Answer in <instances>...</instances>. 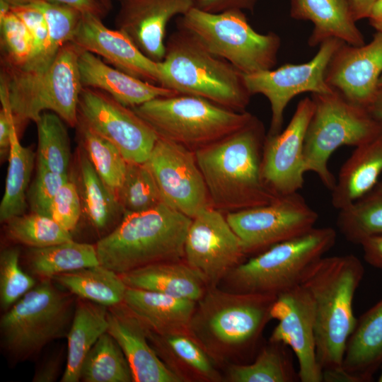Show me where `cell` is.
Wrapping results in <instances>:
<instances>
[{
	"label": "cell",
	"mask_w": 382,
	"mask_h": 382,
	"mask_svg": "<svg viewBox=\"0 0 382 382\" xmlns=\"http://www.w3.org/2000/svg\"><path fill=\"white\" fill-rule=\"evenodd\" d=\"M364 266L352 254L322 257L304 274L301 284L313 303L316 356L323 381L347 382L342 361L357 318L353 299Z\"/></svg>",
	"instance_id": "1"
},
{
	"label": "cell",
	"mask_w": 382,
	"mask_h": 382,
	"mask_svg": "<svg viewBox=\"0 0 382 382\" xmlns=\"http://www.w3.org/2000/svg\"><path fill=\"white\" fill-rule=\"evenodd\" d=\"M265 137L262 123L255 117L241 130L195 151L212 207L231 212L267 204L277 197L261 176Z\"/></svg>",
	"instance_id": "2"
},
{
	"label": "cell",
	"mask_w": 382,
	"mask_h": 382,
	"mask_svg": "<svg viewBox=\"0 0 382 382\" xmlns=\"http://www.w3.org/2000/svg\"><path fill=\"white\" fill-rule=\"evenodd\" d=\"M192 219L164 203L125 213L96 244L100 265L122 274L151 264L184 260Z\"/></svg>",
	"instance_id": "3"
},
{
	"label": "cell",
	"mask_w": 382,
	"mask_h": 382,
	"mask_svg": "<svg viewBox=\"0 0 382 382\" xmlns=\"http://www.w3.org/2000/svg\"><path fill=\"white\" fill-rule=\"evenodd\" d=\"M275 298L208 288L197 302L189 332L215 361L250 353L272 320Z\"/></svg>",
	"instance_id": "4"
},
{
	"label": "cell",
	"mask_w": 382,
	"mask_h": 382,
	"mask_svg": "<svg viewBox=\"0 0 382 382\" xmlns=\"http://www.w3.org/2000/svg\"><path fill=\"white\" fill-rule=\"evenodd\" d=\"M80 50L71 42L66 43L42 71L2 65L1 102L9 106L18 132L25 122H36L45 110L56 113L71 127L77 126L83 88L78 63Z\"/></svg>",
	"instance_id": "5"
},
{
	"label": "cell",
	"mask_w": 382,
	"mask_h": 382,
	"mask_svg": "<svg viewBox=\"0 0 382 382\" xmlns=\"http://www.w3.org/2000/svg\"><path fill=\"white\" fill-rule=\"evenodd\" d=\"M178 27V26H177ZM160 86L178 94L194 96L238 112L246 111L251 94L244 74L209 52L185 29L178 27L166 42L158 62Z\"/></svg>",
	"instance_id": "6"
},
{
	"label": "cell",
	"mask_w": 382,
	"mask_h": 382,
	"mask_svg": "<svg viewBox=\"0 0 382 382\" xmlns=\"http://www.w3.org/2000/svg\"><path fill=\"white\" fill-rule=\"evenodd\" d=\"M132 109L159 138L194 151L241 130L255 117L183 94L156 98Z\"/></svg>",
	"instance_id": "7"
},
{
	"label": "cell",
	"mask_w": 382,
	"mask_h": 382,
	"mask_svg": "<svg viewBox=\"0 0 382 382\" xmlns=\"http://www.w3.org/2000/svg\"><path fill=\"white\" fill-rule=\"evenodd\" d=\"M72 295L57 288L52 279H42L4 312L1 345L11 359L27 360L51 342L66 337L76 306Z\"/></svg>",
	"instance_id": "8"
},
{
	"label": "cell",
	"mask_w": 382,
	"mask_h": 382,
	"mask_svg": "<svg viewBox=\"0 0 382 382\" xmlns=\"http://www.w3.org/2000/svg\"><path fill=\"white\" fill-rule=\"evenodd\" d=\"M331 227L313 228L277 243L235 267L224 281L226 290L277 296L301 284L308 269L336 241Z\"/></svg>",
	"instance_id": "9"
},
{
	"label": "cell",
	"mask_w": 382,
	"mask_h": 382,
	"mask_svg": "<svg viewBox=\"0 0 382 382\" xmlns=\"http://www.w3.org/2000/svg\"><path fill=\"white\" fill-rule=\"evenodd\" d=\"M314 108L304 139L306 171L318 176L330 190L336 179L328 168L332 154L342 146H357L382 132V124L364 107L336 90L313 93Z\"/></svg>",
	"instance_id": "10"
},
{
	"label": "cell",
	"mask_w": 382,
	"mask_h": 382,
	"mask_svg": "<svg viewBox=\"0 0 382 382\" xmlns=\"http://www.w3.org/2000/svg\"><path fill=\"white\" fill-rule=\"evenodd\" d=\"M177 26L243 74L272 69L277 64L280 37L274 32H256L243 11L212 13L195 6L181 16Z\"/></svg>",
	"instance_id": "11"
},
{
	"label": "cell",
	"mask_w": 382,
	"mask_h": 382,
	"mask_svg": "<svg viewBox=\"0 0 382 382\" xmlns=\"http://www.w3.org/2000/svg\"><path fill=\"white\" fill-rule=\"evenodd\" d=\"M226 217L248 255L307 233L318 216L295 192L277 197L267 204L228 212Z\"/></svg>",
	"instance_id": "12"
},
{
	"label": "cell",
	"mask_w": 382,
	"mask_h": 382,
	"mask_svg": "<svg viewBox=\"0 0 382 382\" xmlns=\"http://www.w3.org/2000/svg\"><path fill=\"white\" fill-rule=\"evenodd\" d=\"M78 120L116 146L127 163L146 162L158 138L131 108L96 88L83 87Z\"/></svg>",
	"instance_id": "13"
},
{
	"label": "cell",
	"mask_w": 382,
	"mask_h": 382,
	"mask_svg": "<svg viewBox=\"0 0 382 382\" xmlns=\"http://www.w3.org/2000/svg\"><path fill=\"white\" fill-rule=\"evenodd\" d=\"M344 42L330 38L322 42L315 56L302 64H285L276 69L244 74L245 86L251 94H262L270 103L272 116L269 135L279 134L284 123L286 105L296 96L311 92L328 93L332 91L325 81L330 59Z\"/></svg>",
	"instance_id": "14"
},
{
	"label": "cell",
	"mask_w": 382,
	"mask_h": 382,
	"mask_svg": "<svg viewBox=\"0 0 382 382\" xmlns=\"http://www.w3.org/2000/svg\"><path fill=\"white\" fill-rule=\"evenodd\" d=\"M247 254L222 212L209 207L192 219L184 260L197 271L208 288L217 287Z\"/></svg>",
	"instance_id": "15"
},
{
	"label": "cell",
	"mask_w": 382,
	"mask_h": 382,
	"mask_svg": "<svg viewBox=\"0 0 382 382\" xmlns=\"http://www.w3.org/2000/svg\"><path fill=\"white\" fill-rule=\"evenodd\" d=\"M146 163L163 203L191 219L212 207L194 151L158 137Z\"/></svg>",
	"instance_id": "16"
},
{
	"label": "cell",
	"mask_w": 382,
	"mask_h": 382,
	"mask_svg": "<svg viewBox=\"0 0 382 382\" xmlns=\"http://www.w3.org/2000/svg\"><path fill=\"white\" fill-rule=\"evenodd\" d=\"M314 108L311 98L301 100L286 127L265 139L261 176L276 197L298 192L304 183V139Z\"/></svg>",
	"instance_id": "17"
},
{
	"label": "cell",
	"mask_w": 382,
	"mask_h": 382,
	"mask_svg": "<svg viewBox=\"0 0 382 382\" xmlns=\"http://www.w3.org/2000/svg\"><path fill=\"white\" fill-rule=\"evenodd\" d=\"M270 317L278 323L269 341L283 343L294 352L298 361L299 381H323L316 356L314 307L305 287L299 284L277 295Z\"/></svg>",
	"instance_id": "18"
},
{
	"label": "cell",
	"mask_w": 382,
	"mask_h": 382,
	"mask_svg": "<svg viewBox=\"0 0 382 382\" xmlns=\"http://www.w3.org/2000/svg\"><path fill=\"white\" fill-rule=\"evenodd\" d=\"M381 74L382 33L376 32L366 45L342 42L330 59L325 81L347 100L368 109L378 89Z\"/></svg>",
	"instance_id": "19"
},
{
	"label": "cell",
	"mask_w": 382,
	"mask_h": 382,
	"mask_svg": "<svg viewBox=\"0 0 382 382\" xmlns=\"http://www.w3.org/2000/svg\"><path fill=\"white\" fill-rule=\"evenodd\" d=\"M71 42L120 71L160 86L158 62L144 54L124 32L106 27L98 16L82 13Z\"/></svg>",
	"instance_id": "20"
},
{
	"label": "cell",
	"mask_w": 382,
	"mask_h": 382,
	"mask_svg": "<svg viewBox=\"0 0 382 382\" xmlns=\"http://www.w3.org/2000/svg\"><path fill=\"white\" fill-rule=\"evenodd\" d=\"M195 5V0H122L116 23L144 54L160 62L166 54L168 22Z\"/></svg>",
	"instance_id": "21"
},
{
	"label": "cell",
	"mask_w": 382,
	"mask_h": 382,
	"mask_svg": "<svg viewBox=\"0 0 382 382\" xmlns=\"http://www.w3.org/2000/svg\"><path fill=\"white\" fill-rule=\"evenodd\" d=\"M107 332L129 365L134 382H182L151 345L145 325L122 303L108 307Z\"/></svg>",
	"instance_id": "22"
},
{
	"label": "cell",
	"mask_w": 382,
	"mask_h": 382,
	"mask_svg": "<svg viewBox=\"0 0 382 382\" xmlns=\"http://www.w3.org/2000/svg\"><path fill=\"white\" fill-rule=\"evenodd\" d=\"M78 63L83 87L100 90L131 108L156 98L178 94L110 66L87 51L80 50Z\"/></svg>",
	"instance_id": "23"
},
{
	"label": "cell",
	"mask_w": 382,
	"mask_h": 382,
	"mask_svg": "<svg viewBox=\"0 0 382 382\" xmlns=\"http://www.w3.org/2000/svg\"><path fill=\"white\" fill-rule=\"evenodd\" d=\"M146 332L157 354L182 382L221 381L215 361L190 332L158 334L146 328Z\"/></svg>",
	"instance_id": "24"
},
{
	"label": "cell",
	"mask_w": 382,
	"mask_h": 382,
	"mask_svg": "<svg viewBox=\"0 0 382 382\" xmlns=\"http://www.w3.org/2000/svg\"><path fill=\"white\" fill-rule=\"evenodd\" d=\"M290 16L313 23L308 40L311 47L320 45L330 38H337L354 46L365 44L347 0H290Z\"/></svg>",
	"instance_id": "25"
},
{
	"label": "cell",
	"mask_w": 382,
	"mask_h": 382,
	"mask_svg": "<svg viewBox=\"0 0 382 382\" xmlns=\"http://www.w3.org/2000/svg\"><path fill=\"white\" fill-rule=\"evenodd\" d=\"M381 365L382 299L357 318L346 344L342 369L349 382H367Z\"/></svg>",
	"instance_id": "26"
},
{
	"label": "cell",
	"mask_w": 382,
	"mask_h": 382,
	"mask_svg": "<svg viewBox=\"0 0 382 382\" xmlns=\"http://www.w3.org/2000/svg\"><path fill=\"white\" fill-rule=\"evenodd\" d=\"M120 275L127 287L196 302L208 289L203 277L184 260L156 262Z\"/></svg>",
	"instance_id": "27"
},
{
	"label": "cell",
	"mask_w": 382,
	"mask_h": 382,
	"mask_svg": "<svg viewBox=\"0 0 382 382\" xmlns=\"http://www.w3.org/2000/svg\"><path fill=\"white\" fill-rule=\"evenodd\" d=\"M123 303L147 329L168 334L189 332L197 302L127 287Z\"/></svg>",
	"instance_id": "28"
},
{
	"label": "cell",
	"mask_w": 382,
	"mask_h": 382,
	"mask_svg": "<svg viewBox=\"0 0 382 382\" xmlns=\"http://www.w3.org/2000/svg\"><path fill=\"white\" fill-rule=\"evenodd\" d=\"M382 173V132L356 146L342 166L332 188L331 202L342 209L372 191Z\"/></svg>",
	"instance_id": "29"
},
{
	"label": "cell",
	"mask_w": 382,
	"mask_h": 382,
	"mask_svg": "<svg viewBox=\"0 0 382 382\" xmlns=\"http://www.w3.org/2000/svg\"><path fill=\"white\" fill-rule=\"evenodd\" d=\"M76 168V180H71L78 188L82 213L96 231L103 233L118 224L125 212L117 196L98 175L81 147Z\"/></svg>",
	"instance_id": "30"
},
{
	"label": "cell",
	"mask_w": 382,
	"mask_h": 382,
	"mask_svg": "<svg viewBox=\"0 0 382 382\" xmlns=\"http://www.w3.org/2000/svg\"><path fill=\"white\" fill-rule=\"evenodd\" d=\"M108 307L78 298L67 338V359L61 382H78L82 363L99 337L107 332Z\"/></svg>",
	"instance_id": "31"
},
{
	"label": "cell",
	"mask_w": 382,
	"mask_h": 382,
	"mask_svg": "<svg viewBox=\"0 0 382 382\" xmlns=\"http://www.w3.org/2000/svg\"><path fill=\"white\" fill-rule=\"evenodd\" d=\"M52 280L79 299L107 307L122 303L127 289L120 274L101 265L60 274Z\"/></svg>",
	"instance_id": "32"
},
{
	"label": "cell",
	"mask_w": 382,
	"mask_h": 382,
	"mask_svg": "<svg viewBox=\"0 0 382 382\" xmlns=\"http://www.w3.org/2000/svg\"><path fill=\"white\" fill-rule=\"evenodd\" d=\"M26 260L31 272L42 279L100 265L96 244L74 240L42 248H29Z\"/></svg>",
	"instance_id": "33"
},
{
	"label": "cell",
	"mask_w": 382,
	"mask_h": 382,
	"mask_svg": "<svg viewBox=\"0 0 382 382\" xmlns=\"http://www.w3.org/2000/svg\"><path fill=\"white\" fill-rule=\"evenodd\" d=\"M18 135L15 132L11 139L5 190L0 204L1 223L25 214L28 207L27 194L35 154L30 147L20 143Z\"/></svg>",
	"instance_id": "34"
},
{
	"label": "cell",
	"mask_w": 382,
	"mask_h": 382,
	"mask_svg": "<svg viewBox=\"0 0 382 382\" xmlns=\"http://www.w3.org/2000/svg\"><path fill=\"white\" fill-rule=\"evenodd\" d=\"M290 348L280 342L269 341L254 361L248 364H231L228 369L231 382H295L299 381Z\"/></svg>",
	"instance_id": "35"
},
{
	"label": "cell",
	"mask_w": 382,
	"mask_h": 382,
	"mask_svg": "<svg viewBox=\"0 0 382 382\" xmlns=\"http://www.w3.org/2000/svg\"><path fill=\"white\" fill-rule=\"evenodd\" d=\"M84 382H130L132 371L127 359L115 339L103 334L86 356L80 371Z\"/></svg>",
	"instance_id": "36"
},
{
	"label": "cell",
	"mask_w": 382,
	"mask_h": 382,
	"mask_svg": "<svg viewBox=\"0 0 382 382\" xmlns=\"http://www.w3.org/2000/svg\"><path fill=\"white\" fill-rule=\"evenodd\" d=\"M339 211L337 225L348 241L360 245L382 236V192L373 190Z\"/></svg>",
	"instance_id": "37"
},
{
	"label": "cell",
	"mask_w": 382,
	"mask_h": 382,
	"mask_svg": "<svg viewBox=\"0 0 382 382\" xmlns=\"http://www.w3.org/2000/svg\"><path fill=\"white\" fill-rule=\"evenodd\" d=\"M46 18L49 27V41L44 53L34 63L21 67L28 71H42L53 62L60 48L71 42L82 13L67 5L40 0L32 4Z\"/></svg>",
	"instance_id": "38"
},
{
	"label": "cell",
	"mask_w": 382,
	"mask_h": 382,
	"mask_svg": "<svg viewBox=\"0 0 382 382\" xmlns=\"http://www.w3.org/2000/svg\"><path fill=\"white\" fill-rule=\"evenodd\" d=\"M63 120L54 112H44L35 122L38 144L37 165L62 175H69L71 149Z\"/></svg>",
	"instance_id": "39"
},
{
	"label": "cell",
	"mask_w": 382,
	"mask_h": 382,
	"mask_svg": "<svg viewBox=\"0 0 382 382\" xmlns=\"http://www.w3.org/2000/svg\"><path fill=\"white\" fill-rule=\"evenodd\" d=\"M81 146L98 175L117 196L123 182L127 162L112 143L78 124Z\"/></svg>",
	"instance_id": "40"
},
{
	"label": "cell",
	"mask_w": 382,
	"mask_h": 382,
	"mask_svg": "<svg viewBox=\"0 0 382 382\" xmlns=\"http://www.w3.org/2000/svg\"><path fill=\"white\" fill-rule=\"evenodd\" d=\"M6 237L28 248H42L73 240L71 233L52 218L31 212L16 216L6 222Z\"/></svg>",
	"instance_id": "41"
},
{
	"label": "cell",
	"mask_w": 382,
	"mask_h": 382,
	"mask_svg": "<svg viewBox=\"0 0 382 382\" xmlns=\"http://www.w3.org/2000/svg\"><path fill=\"white\" fill-rule=\"evenodd\" d=\"M117 199L125 213L146 211L163 203L156 181L146 163H127Z\"/></svg>",
	"instance_id": "42"
},
{
	"label": "cell",
	"mask_w": 382,
	"mask_h": 382,
	"mask_svg": "<svg viewBox=\"0 0 382 382\" xmlns=\"http://www.w3.org/2000/svg\"><path fill=\"white\" fill-rule=\"evenodd\" d=\"M20 265V251L7 248L0 254V306L4 312L36 285Z\"/></svg>",
	"instance_id": "43"
},
{
	"label": "cell",
	"mask_w": 382,
	"mask_h": 382,
	"mask_svg": "<svg viewBox=\"0 0 382 382\" xmlns=\"http://www.w3.org/2000/svg\"><path fill=\"white\" fill-rule=\"evenodd\" d=\"M2 65L21 67L33 52V39L23 21L11 10L0 21Z\"/></svg>",
	"instance_id": "44"
},
{
	"label": "cell",
	"mask_w": 382,
	"mask_h": 382,
	"mask_svg": "<svg viewBox=\"0 0 382 382\" xmlns=\"http://www.w3.org/2000/svg\"><path fill=\"white\" fill-rule=\"evenodd\" d=\"M69 179V175L59 174L37 165L35 177L27 194L31 212L50 216L55 195Z\"/></svg>",
	"instance_id": "45"
},
{
	"label": "cell",
	"mask_w": 382,
	"mask_h": 382,
	"mask_svg": "<svg viewBox=\"0 0 382 382\" xmlns=\"http://www.w3.org/2000/svg\"><path fill=\"white\" fill-rule=\"evenodd\" d=\"M82 214V205L76 183L70 178L55 195L50 217L64 229L72 232Z\"/></svg>",
	"instance_id": "46"
},
{
	"label": "cell",
	"mask_w": 382,
	"mask_h": 382,
	"mask_svg": "<svg viewBox=\"0 0 382 382\" xmlns=\"http://www.w3.org/2000/svg\"><path fill=\"white\" fill-rule=\"evenodd\" d=\"M11 11L23 21L33 39V52L28 61L21 66L23 67L34 63L45 51L49 41V27L43 13L32 4L11 6Z\"/></svg>",
	"instance_id": "47"
},
{
	"label": "cell",
	"mask_w": 382,
	"mask_h": 382,
	"mask_svg": "<svg viewBox=\"0 0 382 382\" xmlns=\"http://www.w3.org/2000/svg\"><path fill=\"white\" fill-rule=\"evenodd\" d=\"M257 0H197L195 6L204 11L218 13L231 10L253 12Z\"/></svg>",
	"instance_id": "48"
},
{
	"label": "cell",
	"mask_w": 382,
	"mask_h": 382,
	"mask_svg": "<svg viewBox=\"0 0 382 382\" xmlns=\"http://www.w3.org/2000/svg\"><path fill=\"white\" fill-rule=\"evenodd\" d=\"M15 132H18L11 110L2 108L0 111V156L3 160L8 158L12 136Z\"/></svg>",
	"instance_id": "49"
},
{
	"label": "cell",
	"mask_w": 382,
	"mask_h": 382,
	"mask_svg": "<svg viewBox=\"0 0 382 382\" xmlns=\"http://www.w3.org/2000/svg\"><path fill=\"white\" fill-rule=\"evenodd\" d=\"M360 245L365 261L372 267L382 270V236L370 237Z\"/></svg>",
	"instance_id": "50"
},
{
	"label": "cell",
	"mask_w": 382,
	"mask_h": 382,
	"mask_svg": "<svg viewBox=\"0 0 382 382\" xmlns=\"http://www.w3.org/2000/svg\"><path fill=\"white\" fill-rule=\"evenodd\" d=\"M61 357H52L45 361L36 370L32 381L53 382L59 375Z\"/></svg>",
	"instance_id": "51"
},
{
	"label": "cell",
	"mask_w": 382,
	"mask_h": 382,
	"mask_svg": "<svg viewBox=\"0 0 382 382\" xmlns=\"http://www.w3.org/2000/svg\"><path fill=\"white\" fill-rule=\"evenodd\" d=\"M47 1L67 5L82 13H92L99 17L105 13V8L98 0H45Z\"/></svg>",
	"instance_id": "52"
},
{
	"label": "cell",
	"mask_w": 382,
	"mask_h": 382,
	"mask_svg": "<svg viewBox=\"0 0 382 382\" xmlns=\"http://www.w3.org/2000/svg\"><path fill=\"white\" fill-rule=\"evenodd\" d=\"M376 0H347L354 20L367 18L370 9Z\"/></svg>",
	"instance_id": "53"
},
{
	"label": "cell",
	"mask_w": 382,
	"mask_h": 382,
	"mask_svg": "<svg viewBox=\"0 0 382 382\" xmlns=\"http://www.w3.org/2000/svg\"><path fill=\"white\" fill-rule=\"evenodd\" d=\"M367 18L370 25L377 31L382 33V0H376L371 6Z\"/></svg>",
	"instance_id": "54"
},
{
	"label": "cell",
	"mask_w": 382,
	"mask_h": 382,
	"mask_svg": "<svg viewBox=\"0 0 382 382\" xmlns=\"http://www.w3.org/2000/svg\"><path fill=\"white\" fill-rule=\"evenodd\" d=\"M371 115L382 124V87H378L376 94L369 106Z\"/></svg>",
	"instance_id": "55"
},
{
	"label": "cell",
	"mask_w": 382,
	"mask_h": 382,
	"mask_svg": "<svg viewBox=\"0 0 382 382\" xmlns=\"http://www.w3.org/2000/svg\"><path fill=\"white\" fill-rule=\"evenodd\" d=\"M11 10V6L6 0H0V21H1Z\"/></svg>",
	"instance_id": "56"
},
{
	"label": "cell",
	"mask_w": 382,
	"mask_h": 382,
	"mask_svg": "<svg viewBox=\"0 0 382 382\" xmlns=\"http://www.w3.org/2000/svg\"><path fill=\"white\" fill-rule=\"evenodd\" d=\"M11 6H18L32 4L40 0H6Z\"/></svg>",
	"instance_id": "57"
},
{
	"label": "cell",
	"mask_w": 382,
	"mask_h": 382,
	"mask_svg": "<svg viewBox=\"0 0 382 382\" xmlns=\"http://www.w3.org/2000/svg\"><path fill=\"white\" fill-rule=\"evenodd\" d=\"M105 10H109L111 8V0H98Z\"/></svg>",
	"instance_id": "58"
},
{
	"label": "cell",
	"mask_w": 382,
	"mask_h": 382,
	"mask_svg": "<svg viewBox=\"0 0 382 382\" xmlns=\"http://www.w3.org/2000/svg\"><path fill=\"white\" fill-rule=\"evenodd\" d=\"M374 190L382 192V180L377 183Z\"/></svg>",
	"instance_id": "59"
},
{
	"label": "cell",
	"mask_w": 382,
	"mask_h": 382,
	"mask_svg": "<svg viewBox=\"0 0 382 382\" xmlns=\"http://www.w3.org/2000/svg\"><path fill=\"white\" fill-rule=\"evenodd\" d=\"M378 381L382 382V365L381 366V374H380V376L378 377Z\"/></svg>",
	"instance_id": "60"
},
{
	"label": "cell",
	"mask_w": 382,
	"mask_h": 382,
	"mask_svg": "<svg viewBox=\"0 0 382 382\" xmlns=\"http://www.w3.org/2000/svg\"><path fill=\"white\" fill-rule=\"evenodd\" d=\"M378 87H382V74L380 76L379 80H378Z\"/></svg>",
	"instance_id": "61"
},
{
	"label": "cell",
	"mask_w": 382,
	"mask_h": 382,
	"mask_svg": "<svg viewBox=\"0 0 382 382\" xmlns=\"http://www.w3.org/2000/svg\"><path fill=\"white\" fill-rule=\"evenodd\" d=\"M195 1H196L197 0H195Z\"/></svg>",
	"instance_id": "62"
}]
</instances>
